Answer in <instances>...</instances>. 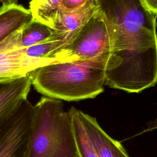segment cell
<instances>
[{
  "instance_id": "obj_7",
  "label": "cell",
  "mask_w": 157,
  "mask_h": 157,
  "mask_svg": "<svg viewBox=\"0 0 157 157\" xmlns=\"http://www.w3.org/2000/svg\"><path fill=\"white\" fill-rule=\"evenodd\" d=\"M20 37L19 28L0 42V78L24 77L37 69L20 48Z\"/></svg>"
},
{
  "instance_id": "obj_18",
  "label": "cell",
  "mask_w": 157,
  "mask_h": 157,
  "mask_svg": "<svg viewBox=\"0 0 157 157\" xmlns=\"http://www.w3.org/2000/svg\"><path fill=\"white\" fill-rule=\"evenodd\" d=\"M2 6H8L17 4V0H0Z\"/></svg>"
},
{
  "instance_id": "obj_2",
  "label": "cell",
  "mask_w": 157,
  "mask_h": 157,
  "mask_svg": "<svg viewBox=\"0 0 157 157\" xmlns=\"http://www.w3.org/2000/svg\"><path fill=\"white\" fill-rule=\"evenodd\" d=\"M27 157H78L71 117L61 100L43 96L34 105Z\"/></svg>"
},
{
  "instance_id": "obj_4",
  "label": "cell",
  "mask_w": 157,
  "mask_h": 157,
  "mask_svg": "<svg viewBox=\"0 0 157 157\" xmlns=\"http://www.w3.org/2000/svg\"><path fill=\"white\" fill-rule=\"evenodd\" d=\"M157 83V44L112 51L105 68L104 86L140 93Z\"/></svg>"
},
{
  "instance_id": "obj_17",
  "label": "cell",
  "mask_w": 157,
  "mask_h": 157,
  "mask_svg": "<svg viewBox=\"0 0 157 157\" xmlns=\"http://www.w3.org/2000/svg\"><path fill=\"white\" fill-rule=\"evenodd\" d=\"M156 129H157V118L154 120L149 122L147 128L145 129V130L143 131L142 132H145L147 131H151Z\"/></svg>"
},
{
  "instance_id": "obj_1",
  "label": "cell",
  "mask_w": 157,
  "mask_h": 157,
  "mask_svg": "<svg viewBox=\"0 0 157 157\" xmlns=\"http://www.w3.org/2000/svg\"><path fill=\"white\" fill-rule=\"evenodd\" d=\"M109 58L59 62L44 66L31 74L32 85L41 94L67 101L96 97L104 91Z\"/></svg>"
},
{
  "instance_id": "obj_16",
  "label": "cell",
  "mask_w": 157,
  "mask_h": 157,
  "mask_svg": "<svg viewBox=\"0 0 157 157\" xmlns=\"http://www.w3.org/2000/svg\"><path fill=\"white\" fill-rule=\"evenodd\" d=\"M147 9L157 16V0H142Z\"/></svg>"
},
{
  "instance_id": "obj_5",
  "label": "cell",
  "mask_w": 157,
  "mask_h": 157,
  "mask_svg": "<svg viewBox=\"0 0 157 157\" xmlns=\"http://www.w3.org/2000/svg\"><path fill=\"white\" fill-rule=\"evenodd\" d=\"M112 42L107 22L98 9L86 23L48 56L50 64L109 58Z\"/></svg>"
},
{
  "instance_id": "obj_15",
  "label": "cell",
  "mask_w": 157,
  "mask_h": 157,
  "mask_svg": "<svg viewBox=\"0 0 157 157\" xmlns=\"http://www.w3.org/2000/svg\"><path fill=\"white\" fill-rule=\"evenodd\" d=\"M87 0H62L63 8L67 10H73L83 6Z\"/></svg>"
},
{
  "instance_id": "obj_9",
  "label": "cell",
  "mask_w": 157,
  "mask_h": 157,
  "mask_svg": "<svg viewBox=\"0 0 157 157\" xmlns=\"http://www.w3.org/2000/svg\"><path fill=\"white\" fill-rule=\"evenodd\" d=\"M98 9L96 0H87L83 6L73 10L62 7L57 13L51 27L52 36L66 43L86 23Z\"/></svg>"
},
{
  "instance_id": "obj_13",
  "label": "cell",
  "mask_w": 157,
  "mask_h": 157,
  "mask_svg": "<svg viewBox=\"0 0 157 157\" xmlns=\"http://www.w3.org/2000/svg\"><path fill=\"white\" fill-rule=\"evenodd\" d=\"M52 34L51 28L32 18L21 28L20 47L25 48L42 42L48 39Z\"/></svg>"
},
{
  "instance_id": "obj_10",
  "label": "cell",
  "mask_w": 157,
  "mask_h": 157,
  "mask_svg": "<svg viewBox=\"0 0 157 157\" xmlns=\"http://www.w3.org/2000/svg\"><path fill=\"white\" fill-rule=\"evenodd\" d=\"M32 75L0 78V123L11 115L27 99Z\"/></svg>"
},
{
  "instance_id": "obj_6",
  "label": "cell",
  "mask_w": 157,
  "mask_h": 157,
  "mask_svg": "<svg viewBox=\"0 0 157 157\" xmlns=\"http://www.w3.org/2000/svg\"><path fill=\"white\" fill-rule=\"evenodd\" d=\"M33 107L26 99L0 123V157H27Z\"/></svg>"
},
{
  "instance_id": "obj_12",
  "label": "cell",
  "mask_w": 157,
  "mask_h": 157,
  "mask_svg": "<svg viewBox=\"0 0 157 157\" xmlns=\"http://www.w3.org/2000/svg\"><path fill=\"white\" fill-rule=\"evenodd\" d=\"M62 7V0H31L29 9L33 19L51 28L57 13Z\"/></svg>"
},
{
  "instance_id": "obj_14",
  "label": "cell",
  "mask_w": 157,
  "mask_h": 157,
  "mask_svg": "<svg viewBox=\"0 0 157 157\" xmlns=\"http://www.w3.org/2000/svg\"><path fill=\"white\" fill-rule=\"evenodd\" d=\"M68 111L71 117L78 157H98L86 136L83 125L75 114L73 107Z\"/></svg>"
},
{
  "instance_id": "obj_11",
  "label": "cell",
  "mask_w": 157,
  "mask_h": 157,
  "mask_svg": "<svg viewBox=\"0 0 157 157\" xmlns=\"http://www.w3.org/2000/svg\"><path fill=\"white\" fill-rule=\"evenodd\" d=\"M29 10L15 4L0 7V42L32 20Z\"/></svg>"
},
{
  "instance_id": "obj_3",
  "label": "cell",
  "mask_w": 157,
  "mask_h": 157,
  "mask_svg": "<svg viewBox=\"0 0 157 157\" xmlns=\"http://www.w3.org/2000/svg\"><path fill=\"white\" fill-rule=\"evenodd\" d=\"M112 37V51L157 44L156 16L142 0H96ZM111 51V52H112Z\"/></svg>"
},
{
  "instance_id": "obj_8",
  "label": "cell",
  "mask_w": 157,
  "mask_h": 157,
  "mask_svg": "<svg viewBox=\"0 0 157 157\" xmlns=\"http://www.w3.org/2000/svg\"><path fill=\"white\" fill-rule=\"evenodd\" d=\"M98 157H129L121 144L110 137L96 118L73 107Z\"/></svg>"
}]
</instances>
